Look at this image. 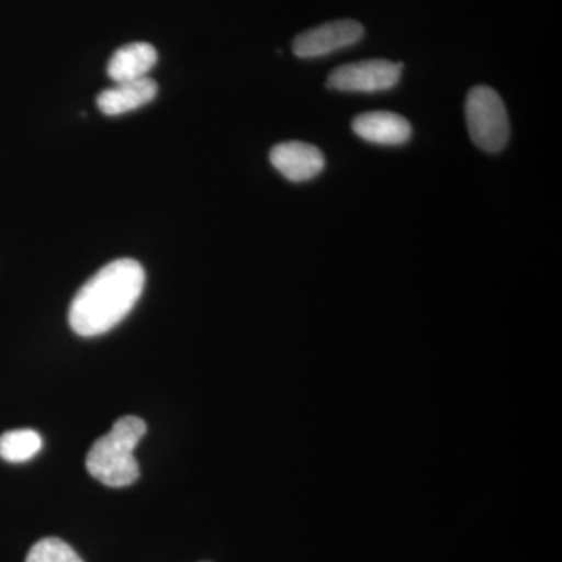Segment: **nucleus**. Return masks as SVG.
Instances as JSON below:
<instances>
[{"label": "nucleus", "mask_w": 562, "mask_h": 562, "mask_svg": "<svg viewBox=\"0 0 562 562\" xmlns=\"http://www.w3.org/2000/svg\"><path fill=\"white\" fill-rule=\"evenodd\" d=\"M146 283L143 266L131 258L111 261L77 292L69 325L83 338L103 335L131 314Z\"/></svg>", "instance_id": "nucleus-1"}, {"label": "nucleus", "mask_w": 562, "mask_h": 562, "mask_svg": "<svg viewBox=\"0 0 562 562\" xmlns=\"http://www.w3.org/2000/svg\"><path fill=\"white\" fill-rule=\"evenodd\" d=\"M465 120L476 147L501 151L509 139V120L501 94L486 85L473 88L465 101Z\"/></svg>", "instance_id": "nucleus-3"}, {"label": "nucleus", "mask_w": 562, "mask_h": 562, "mask_svg": "<svg viewBox=\"0 0 562 562\" xmlns=\"http://www.w3.org/2000/svg\"><path fill=\"white\" fill-rule=\"evenodd\" d=\"M271 162L290 181L302 183L319 176L325 168L324 154L316 146L302 140L277 144L271 150Z\"/></svg>", "instance_id": "nucleus-6"}, {"label": "nucleus", "mask_w": 562, "mask_h": 562, "mask_svg": "<svg viewBox=\"0 0 562 562\" xmlns=\"http://www.w3.org/2000/svg\"><path fill=\"white\" fill-rule=\"evenodd\" d=\"M25 562H83V560L69 543L58 538H46L32 547Z\"/></svg>", "instance_id": "nucleus-11"}, {"label": "nucleus", "mask_w": 562, "mask_h": 562, "mask_svg": "<svg viewBox=\"0 0 562 562\" xmlns=\"http://www.w3.org/2000/svg\"><path fill=\"white\" fill-rule=\"evenodd\" d=\"M158 61L157 49L149 43H132L114 52L106 74L114 83L144 79Z\"/></svg>", "instance_id": "nucleus-9"}, {"label": "nucleus", "mask_w": 562, "mask_h": 562, "mask_svg": "<svg viewBox=\"0 0 562 562\" xmlns=\"http://www.w3.org/2000/svg\"><path fill=\"white\" fill-rule=\"evenodd\" d=\"M146 431V422L139 417H121L111 431L91 447L87 457V469L91 476L110 487L135 483L139 479V465L133 452Z\"/></svg>", "instance_id": "nucleus-2"}, {"label": "nucleus", "mask_w": 562, "mask_h": 562, "mask_svg": "<svg viewBox=\"0 0 562 562\" xmlns=\"http://www.w3.org/2000/svg\"><path fill=\"white\" fill-rule=\"evenodd\" d=\"M364 36L360 22L339 20L325 22L312 31L301 33L292 43V49L299 58H317L333 52L353 46Z\"/></svg>", "instance_id": "nucleus-5"}, {"label": "nucleus", "mask_w": 562, "mask_h": 562, "mask_svg": "<svg viewBox=\"0 0 562 562\" xmlns=\"http://www.w3.org/2000/svg\"><path fill=\"white\" fill-rule=\"evenodd\" d=\"M43 447V438L35 430H13L0 436V458L9 462L32 460Z\"/></svg>", "instance_id": "nucleus-10"}, {"label": "nucleus", "mask_w": 562, "mask_h": 562, "mask_svg": "<svg viewBox=\"0 0 562 562\" xmlns=\"http://www.w3.org/2000/svg\"><path fill=\"white\" fill-rule=\"evenodd\" d=\"M402 63L362 60L339 66L328 76V88L344 92H380L391 90L402 76Z\"/></svg>", "instance_id": "nucleus-4"}, {"label": "nucleus", "mask_w": 562, "mask_h": 562, "mask_svg": "<svg viewBox=\"0 0 562 562\" xmlns=\"http://www.w3.org/2000/svg\"><path fill=\"white\" fill-rule=\"evenodd\" d=\"M157 81L144 79L114 83L113 88L102 91L98 98V109L106 116H120L128 111L138 110L157 98Z\"/></svg>", "instance_id": "nucleus-8"}, {"label": "nucleus", "mask_w": 562, "mask_h": 562, "mask_svg": "<svg viewBox=\"0 0 562 562\" xmlns=\"http://www.w3.org/2000/svg\"><path fill=\"white\" fill-rule=\"evenodd\" d=\"M351 128L361 139L380 146H402L412 138V124L391 111H369L355 117Z\"/></svg>", "instance_id": "nucleus-7"}]
</instances>
